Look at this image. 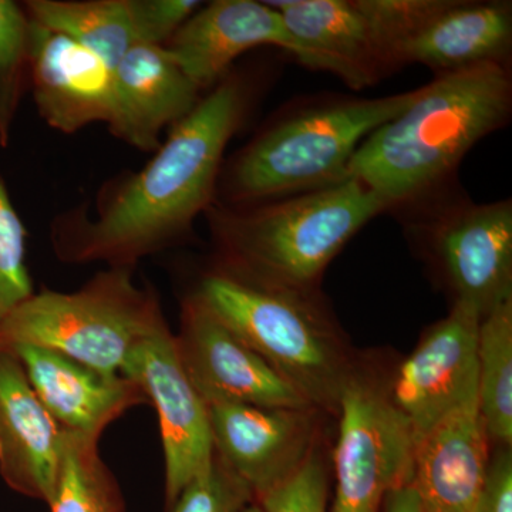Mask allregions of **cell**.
Instances as JSON below:
<instances>
[{"label":"cell","instance_id":"30","mask_svg":"<svg viewBox=\"0 0 512 512\" xmlns=\"http://www.w3.org/2000/svg\"><path fill=\"white\" fill-rule=\"evenodd\" d=\"M383 512H424L419 495L410 485L392 491L384 498Z\"/></svg>","mask_w":512,"mask_h":512},{"label":"cell","instance_id":"19","mask_svg":"<svg viewBox=\"0 0 512 512\" xmlns=\"http://www.w3.org/2000/svg\"><path fill=\"white\" fill-rule=\"evenodd\" d=\"M478 400L454 410L416 441L412 487L424 512H470L490 463Z\"/></svg>","mask_w":512,"mask_h":512},{"label":"cell","instance_id":"6","mask_svg":"<svg viewBox=\"0 0 512 512\" xmlns=\"http://www.w3.org/2000/svg\"><path fill=\"white\" fill-rule=\"evenodd\" d=\"M133 272L107 268L74 292L35 291L0 322V345L55 350L119 376L140 343L168 329L156 293Z\"/></svg>","mask_w":512,"mask_h":512},{"label":"cell","instance_id":"2","mask_svg":"<svg viewBox=\"0 0 512 512\" xmlns=\"http://www.w3.org/2000/svg\"><path fill=\"white\" fill-rule=\"evenodd\" d=\"M511 111L512 80L505 64L440 74L360 144L348 177L392 208L416 200L443 183L481 138L504 127Z\"/></svg>","mask_w":512,"mask_h":512},{"label":"cell","instance_id":"14","mask_svg":"<svg viewBox=\"0 0 512 512\" xmlns=\"http://www.w3.org/2000/svg\"><path fill=\"white\" fill-rule=\"evenodd\" d=\"M29 23V86L39 116L63 134L109 124L113 69L69 36Z\"/></svg>","mask_w":512,"mask_h":512},{"label":"cell","instance_id":"25","mask_svg":"<svg viewBox=\"0 0 512 512\" xmlns=\"http://www.w3.org/2000/svg\"><path fill=\"white\" fill-rule=\"evenodd\" d=\"M26 259L28 229L0 175V322L35 293Z\"/></svg>","mask_w":512,"mask_h":512},{"label":"cell","instance_id":"18","mask_svg":"<svg viewBox=\"0 0 512 512\" xmlns=\"http://www.w3.org/2000/svg\"><path fill=\"white\" fill-rule=\"evenodd\" d=\"M8 349L18 356L47 413L67 433L100 440L128 409L148 403L140 387L121 375H101L55 350L28 345Z\"/></svg>","mask_w":512,"mask_h":512},{"label":"cell","instance_id":"11","mask_svg":"<svg viewBox=\"0 0 512 512\" xmlns=\"http://www.w3.org/2000/svg\"><path fill=\"white\" fill-rule=\"evenodd\" d=\"M477 311L454 302L386 383L387 396L412 427L414 441L454 410L478 400Z\"/></svg>","mask_w":512,"mask_h":512},{"label":"cell","instance_id":"16","mask_svg":"<svg viewBox=\"0 0 512 512\" xmlns=\"http://www.w3.org/2000/svg\"><path fill=\"white\" fill-rule=\"evenodd\" d=\"M57 426L12 350L0 346V477L10 490L49 504L62 464Z\"/></svg>","mask_w":512,"mask_h":512},{"label":"cell","instance_id":"29","mask_svg":"<svg viewBox=\"0 0 512 512\" xmlns=\"http://www.w3.org/2000/svg\"><path fill=\"white\" fill-rule=\"evenodd\" d=\"M470 512H512L511 447H498L490 457L483 487Z\"/></svg>","mask_w":512,"mask_h":512},{"label":"cell","instance_id":"28","mask_svg":"<svg viewBox=\"0 0 512 512\" xmlns=\"http://www.w3.org/2000/svg\"><path fill=\"white\" fill-rule=\"evenodd\" d=\"M137 43L165 47L201 8L198 0H128Z\"/></svg>","mask_w":512,"mask_h":512},{"label":"cell","instance_id":"24","mask_svg":"<svg viewBox=\"0 0 512 512\" xmlns=\"http://www.w3.org/2000/svg\"><path fill=\"white\" fill-rule=\"evenodd\" d=\"M29 16L23 3L0 0V147L9 146L29 84Z\"/></svg>","mask_w":512,"mask_h":512},{"label":"cell","instance_id":"22","mask_svg":"<svg viewBox=\"0 0 512 512\" xmlns=\"http://www.w3.org/2000/svg\"><path fill=\"white\" fill-rule=\"evenodd\" d=\"M478 409L488 439L512 443V299L487 313L478 326Z\"/></svg>","mask_w":512,"mask_h":512},{"label":"cell","instance_id":"20","mask_svg":"<svg viewBox=\"0 0 512 512\" xmlns=\"http://www.w3.org/2000/svg\"><path fill=\"white\" fill-rule=\"evenodd\" d=\"M512 46L511 2L447 0L402 47L400 64H421L440 74L481 64H505Z\"/></svg>","mask_w":512,"mask_h":512},{"label":"cell","instance_id":"5","mask_svg":"<svg viewBox=\"0 0 512 512\" xmlns=\"http://www.w3.org/2000/svg\"><path fill=\"white\" fill-rule=\"evenodd\" d=\"M194 293L316 410L338 413L356 366L316 295L251 284L220 269Z\"/></svg>","mask_w":512,"mask_h":512},{"label":"cell","instance_id":"10","mask_svg":"<svg viewBox=\"0 0 512 512\" xmlns=\"http://www.w3.org/2000/svg\"><path fill=\"white\" fill-rule=\"evenodd\" d=\"M174 336L181 365L207 406L239 403L316 410L195 293L181 305L180 332Z\"/></svg>","mask_w":512,"mask_h":512},{"label":"cell","instance_id":"3","mask_svg":"<svg viewBox=\"0 0 512 512\" xmlns=\"http://www.w3.org/2000/svg\"><path fill=\"white\" fill-rule=\"evenodd\" d=\"M392 210L355 178L259 204L205 212L215 269L251 284L316 295L323 272L367 222Z\"/></svg>","mask_w":512,"mask_h":512},{"label":"cell","instance_id":"9","mask_svg":"<svg viewBox=\"0 0 512 512\" xmlns=\"http://www.w3.org/2000/svg\"><path fill=\"white\" fill-rule=\"evenodd\" d=\"M120 375L136 383L156 407L165 463V511L184 488L210 470L215 457L208 406L185 373L170 328L127 357Z\"/></svg>","mask_w":512,"mask_h":512},{"label":"cell","instance_id":"31","mask_svg":"<svg viewBox=\"0 0 512 512\" xmlns=\"http://www.w3.org/2000/svg\"><path fill=\"white\" fill-rule=\"evenodd\" d=\"M242 512H264V510H262L261 505H259L258 503H252Z\"/></svg>","mask_w":512,"mask_h":512},{"label":"cell","instance_id":"12","mask_svg":"<svg viewBox=\"0 0 512 512\" xmlns=\"http://www.w3.org/2000/svg\"><path fill=\"white\" fill-rule=\"evenodd\" d=\"M426 234L454 295L483 319L512 299V201L458 202L430 220Z\"/></svg>","mask_w":512,"mask_h":512},{"label":"cell","instance_id":"4","mask_svg":"<svg viewBox=\"0 0 512 512\" xmlns=\"http://www.w3.org/2000/svg\"><path fill=\"white\" fill-rule=\"evenodd\" d=\"M414 94L333 97L286 114L222 167L217 201L242 207L345 180L360 144L406 109Z\"/></svg>","mask_w":512,"mask_h":512},{"label":"cell","instance_id":"1","mask_svg":"<svg viewBox=\"0 0 512 512\" xmlns=\"http://www.w3.org/2000/svg\"><path fill=\"white\" fill-rule=\"evenodd\" d=\"M249 86L229 73L183 120L138 173L121 178L97 201L53 222V247L69 264L101 262L136 268L137 262L174 245L217 201L222 160L244 123Z\"/></svg>","mask_w":512,"mask_h":512},{"label":"cell","instance_id":"8","mask_svg":"<svg viewBox=\"0 0 512 512\" xmlns=\"http://www.w3.org/2000/svg\"><path fill=\"white\" fill-rule=\"evenodd\" d=\"M332 512H380L387 494L412 484V427L386 383L355 370L340 394Z\"/></svg>","mask_w":512,"mask_h":512},{"label":"cell","instance_id":"13","mask_svg":"<svg viewBox=\"0 0 512 512\" xmlns=\"http://www.w3.org/2000/svg\"><path fill=\"white\" fill-rule=\"evenodd\" d=\"M208 414L215 454L255 501L295 476L315 451L316 410L217 403Z\"/></svg>","mask_w":512,"mask_h":512},{"label":"cell","instance_id":"27","mask_svg":"<svg viewBox=\"0 0 512 512\" xmlns=\"http://www.w3.org/2000/svg\"><path fill=\"white\" fill-rule=\"evenodd\" d=\"M328 494V473L315 450L295 476L255 503L264 512H328Z\"/></svg>","mask_w":512,"mask_h":512},{"label":"cell","instance_id":"7","mask_svg":"<svg viewBox=\"0 0 512 512\" xmlns=\"http://www.w3.org/2000/svg\"><path fill=\"white\" fill-rule=\"evenodd\" d=\"M447 0H276L269 2L299 45L298 62L335 74L355 90L393 73L407 40Z\"/></svg>","mask_w":512,"mask_h":512},{"label":"cell","instance_id":"26","mask_svg":"<svg viewBox=\"0 0 512 512\" xmlns=\"http://www.w3.org/2000/svg\"><path fill=\"white\" fill-rule=\"evenodd\" d=\"M252 503L251 488L215 454L210 470L188 484L168 512H242Z\"/></svg>","mask_w":512,"mask_h":512},{"label":"cell","instance_id":"17","mask_svg":"<svg viewBox=\"0 0 512 512\" xmlns=\"http://www.w3.org/2000/svg\"><path fill=\"white\" fill-rule=\"evenodd\" d=\"M201 92L165 47L137 43L113 69L111 133L128 146L154 153L165 128L194 110Z\"/></svg>","mask_w":512,"mask_h":512},{"label":"cell","instance_id":"23","mask_svg":"<svg viewBox=\"0 0 512 512\" xmlns=\"http://www.w3.org/2000/svg\"><path fill=\"white\" fill-rule=\"evenodd\" d=\"M99 440L64 431L52 512H126L116 477L99 454Z\"/></svg>","mask_w":512,"mask_h":512},{"label":"cell","instance_id":"21","mask_svg":"<svg viewBox=\"0 0 512 512\" xmlns=\"http://www.w3.org/2000/svg\"><path fill=\"white\" fill-rule=\"evenodd\" d=\"M23 8L33 22L76 40L111 69L137 45L128 0H28Z\"/></svg>","mask_w":512,"mask_h":512},{"label":"cell","instance_id":"15","mask_svg":"<svg viewBox=\"0 0 512 512\" xmlns=\"http://www.w3.org/2000/svg\"><path fill=\"white\" fill-rule=\"evenodd\" d=\"M258 46L281 47L296 60L301 52L269 2L215 0L202 5L165 49L204 92L228 76L239 56Z\"/></svg>","mask_w":512,"mask_h":512}]
</instances>
